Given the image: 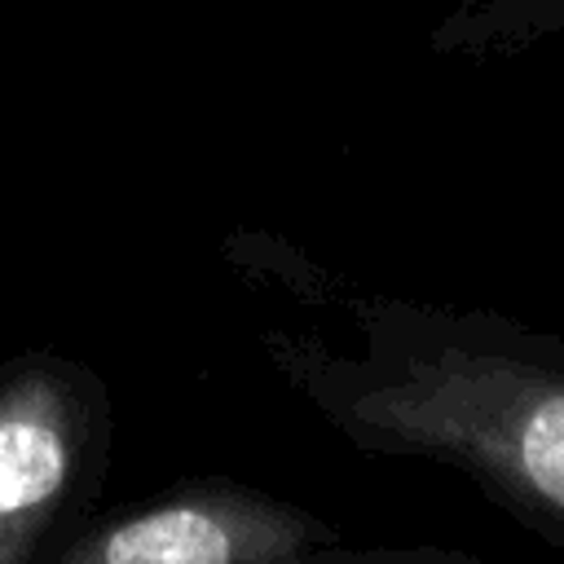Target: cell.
Returning a JSON list of instances; mask_svg holds the SVG:
<instances>
[{
    "mask_svg": "<svg viewBox=\"0 0 564 564\" xmlns=\"http://www.w3.org/2000/svg\"><path fill=\"white\" fill-rule=\"evenodd\" d=\"M339 533L286 498L234 480H185L48 546L57 564H300Z\"/></svg>",
    "mask_w": 564,
    "mask_h": 564,
    "instance_id": "3957f363",
    "label": "cell"
},
{
    "mask_svg": "<svg viewBox=\"0 0 564 564\" xmlns=\"http://www.w3.org/2000/svg\"><path fill=\"white\" fill-rule=\"evenodd\" d=\"M282 282L335 300L352 330V344L264 330L273 370L344 441L445 463L520 529L564 546V335L494 308L335 291L304 260Z\"/></svg>",
    "mask_w": 564,
    "mask_h": 564,
    "instance_id": "6da1fadb",
    "label": "cell"
},
{
    "mask_svg": "<svg viewBox=\"0 0 564 564\" xmlns=\"http://www.w3.org/2000/svg\"><path fill=\"white\" fill-rule=\"evenodd\" d=\"M110 441L101 379L57 352L0 366V564L48 551L93 489Z\"/></svg>",
    "mask_w": 564,
    "mask_h": 564,
    "instance_id": "7a4b0ae2",
    "label": "cell"
}]
</instances>
